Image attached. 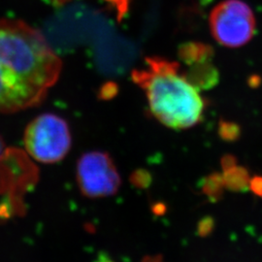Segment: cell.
I'll list each match as a JSON object with an SVG mask.
<instances>
[{
    "label": "cell",
    "instance_id": "cell-15",
    "mask_svg": "<svg viewBox=\"0 0 262 262\" xmlns=\"http://www.w3.org/2000/svg\"><path fill=\"white\" fill-rule=\"evenodd\" d=\"M3 148H4V142H3L2 138H1V136H0V157H1V155H2Z\"/></svg>",
    "mask_w": 262,
    "mask_h": 262
},
{
    "label": "cell",
    "instance_id": "cell-4",
    "mask_svg": "<svg viewBox=\"0 0 262 262\" xmlns=\"http://www.w3.org/2000/svg\"><path fill=\"white\" fill-rule=\"evenodd\" d=\"M209 25L215 41L228 48L247 44L255 31L253 10L241 0H225L217 4L210 14Z\"/></svg>",
    "mask_w": 262,
    "mask_h": 262
},
{
    "label": "cell",
    "instance_id": "cell-14",
    "mask_svg": "<svg viewBox=\"0 0 262 262\" xmlns=\"http://www.w3.org/2000/svg\"><path fill=\"white\" fill-rule=\"evenodd\" d=\"M115 84H106L103 89L101 90V96L104 98H109L110 96H113L116 92Z\"/></svg>",
    "mask_w": 262,
    "mask_h": 262
},
{
    "label": "cell",
    "instance_id": "cell-2",
    "mask_svg": "<svg viewBox=\"0 0 262 262\" xmlns=\"http://www.w3.org/2000/svg\"><path fill=\"white\" fill-rule=\"evenodd\" d=\"M146 64L133 70L131 78L145 92L154 117L173 129H187L201 122L204 99L180 64L158 56L147 57Z\"/></svg>",
    "mask_w": 262,
    "mask_h": 262
},
{
    "label": "cell",
    "instance_id": "cell-10",
    "mask_svg": "<svg viewBox=\"0 0 262 262\" xmlns=\"http://www.w3.org/2000/svg\"><path fill=\"white\" fill-rule=\"evenodd\" d=\"M215 225V220L212 216L207 215L199 221L197 225V233L202 238L208 237L214 231Z\"/></svg>",
    "mask_w": 262,
    "mask_h": 262
},
{
    "label": "cell",
    "instance_id": "cell-12",
    "mask_svg": "<svg viewBox=\"0 0 262 262\" xmlns=\"http://www.w3.org/2000/svg\"><path fill=\"white\" fill-rule=\"evenodd\" d=\"M249 188L256 196L262 197V176L256 175L251 178Z\"/></svg>",
    "mask_w": 262,
    "mask_h": 262
},
{
    "label": "cell",
    "instance_id": "cell-8",
    "mask_svg": "<svg viewBox=\"0 0 262 262\" xmlns=\"http://www.w3.org/2000/svg\"><path fill=\"white\" fill-rule=\"evenodd\" d=\"M225 188L224 175L214 172L203 179L201 190L211 201L216 202L224 196Z\"/></svg>",
    "mask_w": 262,
    "mask_h": 262
},
{
    "label": "cell",
    "instance_id": "cell-11",
    "mask_svg": "<svg viewBox=\"0 0 262 262\" xmlns=\"http://www.w3.org/2000/svg\"><path fill=\"white\" fill-rule=\"evenodd\" d=\"M117 12V18L122 20L129 9V0H104Z\"/></svg>",
    "mask_w": 262,
    "mask_h": 262
},
{
    "label": "cell",
    "instance_id": "cell-5",
    "mask_svg": "<svg viewBox=\"0 0 262 262\" xmlns=\"http://www.w3.org/2000/svg\"><path fill=\"white\" fill-rule=\"evenodd\" d=\"M77 182L84 196L104 198L114 195L121 186V177L110 156L89 151L77 163Z\"/></svg>",
    "mask_w": 262,
    "mask_h": 262
},
{
    "label": "cell",
    "instance_id": "cell-3",
    "mask_svg": "<svg viewBox=\"0 0 262 262\" xmlns=\"http://www.w3.org/2000/svg\"><path fill=\"white\" fill-rule=\"evenodd\" d=\"M25 147L31 158L42 163H56L64 159L71 148L67 122L55 114H43L28 123Z\"/></svg>",
    "mask_w": 262,
    "mask_h": 262
},
{
    "label": "cell",
    "instance_id": "cell-6",
    "mask_svg": "<svg viewBox=\"0 0 262 262\" xmlns=\"http://www.w3.org/2000/svg\"><path fill=\"white\" fill-rule=\"evenodd\" d=\"M179 57L187 70L184 74L198 90H208L215 86L219 73L213 64V49L201 42H189L179 49Z\"/></svg>",
    "mask_w": 262,
    "mask_h": 262
},
{
    "label": "cell",
    "instance_id": "cell-13",
    "mask_svg": "<svg viewBox=\"0 0 262 262\" xmlns=\"http://www.w3.org/2000/svg\"><path fill=\"white\" fill-rule=\"evenodd\" d=\"M237 165V158L233 155H225L221 159V166L225 172L228 169L232 168Z\"/></svg>",
    "mask_w": 262,
    "mask_h": 262
},
{
    "label": "cell",
    "instance_id": "cell-7",
    "mask_svg": "<svg viewBox=\"0 0 262 262\" xmlns=\"http://www.w3.org/2000/svg\"><path fill=\"white\" fill-rule=\"evenodd\" d=\"M224 181L226 189L230 191H244L249 188L250 184V173L248 169L243 166L236 165L232 168L224 172Z\"/></svg>",
    "mask_w": 262,
    "mask_h": 262
},
{
    "label": "cell",
    "instance_id": "cell-16",
    "mask_svg": "<svg viewBox=\"0 0 262 262\" xmlns=\"http://www.w3.org/2000/svg\"><path fill=\"white\" fill-rule=\"evenodd\" d=\"M59 1H60V2H61V1H66V0H59Z\"/></svg>",
    "mask_w": 262,
    "mask_h": 262
},
{
    "label": "cell",
    "instance_id": "cell-1",
    "mask_svg": "<svg viewBox=\"0 0 262 262\" xmlns=\"http://www.w3.org/2000/svg\"><path fill=\"white\" fill-rule=\"evenodd\" d=\"M60 71V58L39 30L23 20L0 19V114L37 106Z\"/></svg>",
    "mask_w": 262,
    "mask_h": 262
},
{
    "label": "cell",
    "instance_id": "cell-9",
    "mask_svg": "<svg viewBox=\"0 0 262 262\" xmlns=\"http://www.w3.org/2000/svg\"><path fill=\"white\" fill-rule=\"evenodd\" d=\"M219 134L223 140L233 142L240 136V127L233 122H221Z\"/></svg>",
    "mask_w": 262,
    "mask_h": 262
}]
</instances>
